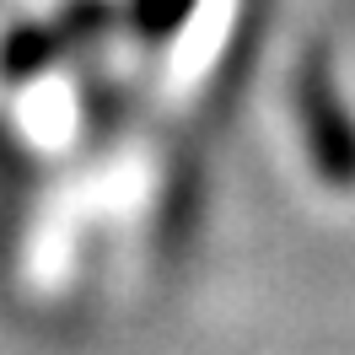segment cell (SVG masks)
<instances>
[{
    "label": "cell",
    "mask_w": 355,
    "mask_h": 355,
    "mask_svg": "<svg viewBox=\"0 0 355 355\" xmlns=\"http://www.w3.org/2000/svg\"><path fill=\"white\" fill-rule=\"evenodd\" d=\"M189 6L194 0H135V17L146 33H173L183 17H189Z\"/></svg>",
    "instance_id": "6da1fadb"
}]
</instances>
